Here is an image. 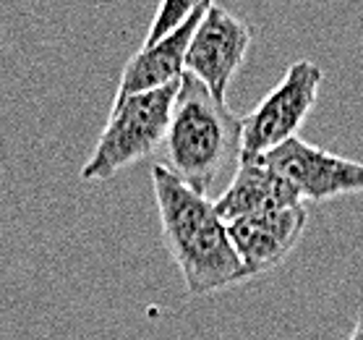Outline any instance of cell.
<instances>
[{
  "label": "cell",
  "mask_w": 363,
  "mask_h": 340,
  "mask_svg": "<svg viewBox=\"0 0 363 340\" xmlns=\"http://www.w3.org/2000/svg\"><path fill=\"white\" fill-rule=\"evenodd\" d=\"M162 238L191 296H206L248 280L215 202L194 191L165 165L152 168Z\"/></svg>",
  "instance_id": "obj_1"
},
{
  "label": "cell",
  "mask_w": 363,
  "mask_h": 340,
  "mask_svg": "<svg viewBox=\"0 0 363 340\" xmlns=\"http://www.w3.org/2000/svg\"><path fill=\"white\" fill-rule=\"evenodd\" d=\"M167 170L204 194L243 155V118L194 76H183L165 139Z\"/></svg>",
  "instance_id": "obj_2"
},
{
  "label": "cell",
  "mask_w": 363,
  "mask_h": 340,
  "mask_svg": "<svg viewBox=\"0 0 363 340\" xmlns=\"http://www.w3.org/2000/svg\"><path fill=\"white\" fill-rule=\"evenodd\" d=\"M178 84L165 89L141 92L128 97H116L113 113L99 133L89 160L84 163L79 178L82 181H108L131 163L149 158L167 139L170 118H173Z\"/></svg>",
  "instance_id": "obj_3"
},
{
  "label": "cell",
  "mask_w": 363,
  "mask_h": 340,
  "mask_svg": "<svg viewBox=\"0 0 363 340\" xmlns=\"http://www.w3.org/2000/svg\"><path fill=\"white\" fill-rule=\"evenodd\" d=\"M322 82L324 71L314 60L290 63L280 84L243 116V155H269L280 144L296 139L298 128L314 110Z\"/></svg>",
  "instance_id": "obj_4"
},
{
  "label": "cell",
  "mask_w": 363,
  "mask_h": 340,
  "mask_svg": "<svg viewBox=\"0 0 363 340\" xmlns=\"http://www.w3.org/2000/svg\"><path fill=\"white\" fill-rule=\"evenodd\" d=\"M264 158L293 186L303 204L327 202L345 194H363V163L340 158L298 136Z\"/></svg>",
  "instance_id": "obj_5"
},
{
  "label": "cell",
  "mask_w": 363,
  "mask_h": 340,
  "mask_svg": "<svg viewBox=\"0 0 363 340\" xmlns=\"http://www.w3.org/2000/svg\"><path fill=\"white\" fill-rule=\"evenodd\" d=\"M251 29L223 6L209 3L186 53V74L199 79L217 100L228 102V87L246 60Z\"/></svg>",
  "instance_id": "obj_6"
},
{
  "label": "cell",
  "mask_w": 363,
  "mask_h": 340,
  "mask_svg": "<svg viewBox=\"0 0 363 340\" xmlns=\"http://www.w3.org/2000/svg\"><path fill=\"white\" fill-rule=\"evenodd\" d=\"M306 223H308L306 204H296V207L243 217L228 225L233 246L238 251L240 262L246 265L248 278L264 275L282 265L303 236Z\"/></svg>",
  "instance_id": "obj_7"
},
{
  "label": "cell",
  "mask_w": 363,
  "mask_h": 340,
  "mask_svg": "<svg viewBox=\"0 0 363 340\" xmlns=\"http://www.w3.org/2000/svg\"><path fill=\"white\" fill-rule=\"evenodd\" d=\"M296 204H303V202L298 199L293 186L267 163L264 155H243L230 186L215 202L217 215L223 217L225 225L251 215L272 212V209L296 207Z\"/></svg>",
  "instance_id": "obj_8"
},
{
  "label": "cell",
  "mask_w": 363,
  "mask_h": 340,
  "mask_svg": "<svg viewBox=\"0 0 363 340\" xmlns=\"http://www.w3.org/2000/svg\"><path fill=\"white\" fill-rule=\"evenodd\" d=\"M209 3H199L196 11L191 13L186 24L167 40L149 45V48H139L133 53L128 63H125L123 74H121V84H118L116 97H128V94H141V92H155L165 89L170 84H178L186 76V53L194 40L199 21L204 18Z\"/></svg>",
  "instance_id": "obj_9"
},
{
  "label": "cell",
  "mask_w": 363,
  "mask_h": 340,
  "mask_svg": "<svg viewBox=\"0 0 363 340\" xmlns=\"http://www.w3.org/2000/svg\"><path fill=\"white\" fill-rule=\"evenodd\" d=\"M199 3H189V0H162L155 11V18H152V26H149L147 37L141 42V48H149V45H157V42L173 37L178 29H181L186 21L191 18V13L196 11Z\"/></svg>",
  "instance_id": "obj_10"
},
{
  "label": "cell",
  "mask_w": 363,
  "mask_h": 340,
  "mask_svg": "<svg viewBox=\"0 0 363 340\" xmlns=\"http://www.w3.org/2000/svg\"><path fill=\"white\" fill-rule=\"evenodd\" d=\"M347 340H363V309L358 312V319H355V327L350 332V338Z\"/></svg>",
  "instance_id": "obj_11"
}]
</instances>
